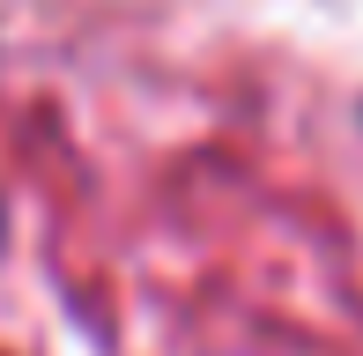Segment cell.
I'll use <instances>...</instances> for the list:
<instances>
[{"instance_id":"cell-1","label":"cell","mask_w":363,"mask_h":356,"mask_svg":"<svg viewBox=\"0 0 363 356\" xmlns=\"http://www.w3.org/2000/svg\"><path fill=\"white\" fill-rule=\"evenodd\" d=\"M0 230H8V208H0Z\"/></svg>"}]
</instances>
